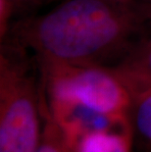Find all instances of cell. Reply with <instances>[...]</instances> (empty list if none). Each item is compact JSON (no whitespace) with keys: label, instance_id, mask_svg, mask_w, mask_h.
I'll return each mask as SVG.
<instances>
[{"label":"cell","instance_id":"cell-1","mask_svg":"<svg viewBox=\"0 0 151 152\" xmlns=\"http://www.w3.org/2000/svg\"><path fill=\"white\" fill-rule=\"evenodd\" d=\"M149 25L139 3L67 0L22 24L16 34L38 61L110 67L109 62L116 65L144 37Z\"/></svg>","mask_w":151,"mask_h":152},{"label":"cell","instance_id":"cell-2","mask_svg":"<svg viewBox=\"0 0 151 152\" xmlns=\"http://www.w3.org/2000/svg\"><path fill=\"white\" fill-rule=\"evenodd\" d=\"M43 97L49 107H72L131 124L133 94L111 67L38 61Z\"/></svg>","mask_w":151,"mask_h":152},{"label":"cell","instance_id":"cell-3","mask_svg":"<svg viewBox=\"0 0 151 152\" xmlns=\"http://www.w3.org/2000/svg\"><path fill=\"white\" fill-rule=\"evenodd\" d=\"M20 49L0 55V152H36L43 125L41 83Z\"/></svg>","mask_w":151,"mask_h":152},{"label":"cell","instance_id":"cell-4","mask_svg":"<svg viewBox=\"0 0 151 152\" xmlns=\"http://www.w3.org/2000/svg\"><path fill=\"white\" fill-rule=\"evenodd\" d=\"M63 129L68 137L70 152H133V150L131 127Z\"/></svg>","mask_w":151,"mask_h":152},{"label":"cell","instance_id":"cell-5","mask_svg":"<svg viewBox=\"0 0 151 152\" xmlns=\"http://www.w3.org/2000/svg\"><path fill=\"white\" fill-rule=\"evenodd\" d=\"M111 68L130 89L133 97L151 90V35L141 38Z\"/></svg>","mask_w":151,"mask_h":152},{"label":"cell","instance_id":"cell-6","mask_svg":"<svg viewBox=\"0 0 151 152\" xmlns=\"http://www.w3.org/2000/svg\"><path fill=\"white\" fill-rule=\"evenodd\" d=\"M130 120L133 152H151V90L133 97Z\"/></svg>","mask_w":151,"mask_h":152},{"label":"cell","instance_id":"cell-7","mask_svg":"<svg viewBox=\"0 0 151 152\" xmlns=\"http://www.w3.org/2000/svg\"><path fill=\"white\" fill-rule=\"evenodd\" d=\"M43 125L36 152H70L68 137L64 129L48 110L42 95Z\"/></svg>","mask_w":151,"mask_h":152},{"label":"cell","instance_id":"cell-8","mask_svg":"<svg viewBox=\"0 0 151 152\" xmlns=\"http://www.w3.org/2000/svg\"><path fill=\"white\" fill-rule=\"evenodd\" d=\"M3 1L7 2L13 10L16 11L19 8H26L30 7V6L37 5L39 3L44 2L45 0H3Z\"/></svg>","mask_w":151,"mask_h":152},{"label":"cell","instance_id":"cell-9","mask_svg":"<svg viewBox=\"0 0 151 152\" xmlns=\"http://www.w3.org/2000/svg\"><path fill=\"white\" fill-rule=\"evenodd\" d=\"M141 10L143 11L144 15L146 16L147 20L151 25V0H140L139 2Z\"/></svg>","mask_w":151,"mask_h":152}]
</instances>
